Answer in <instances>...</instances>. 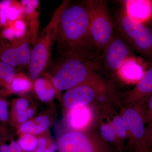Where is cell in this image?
I'll use <instances>...</instances> for the list:
<instances>
[{
	"mask_svg": "<svg viewBox=\"0 0 152 152\" xmlns=\"http://www.w3.org/2000/svg\"><path fill=\"white\" fill-rule=\"evenodd\" d=\"M56 42L63 57L77 56L96 60L99 51L91 38L88 15L83 3L69 5L63 12Z\"/></svg>",
	"mask_w": 152,
	"mask_h": 152,
	"instance_id": "cell-1",
	"label": "cell"
},
{
	"mask_svg": "<svg viewBox=\"0 0 152 152\" xmlns=\"http://www.w3.org/2000/svg\"><path fill=\"white\" fill-rule=\"evenodd\" d=\"M118 94L112 82L101 76L67 91L63 103L69 111L80 106L98 108L107 104H118Z\"/></svg>",
	"mask_w": 152,
	"mask_h": 152,
	"instance_id": "cell-2",
	"label": "cell"
},
{
	"mask_svg": "<svg viewBox=\"0 0 152 152\" xmlns=\"http://www.w3.org/2000/svg\"><path fill=\"white\" fill-rule=\"evenodd\" d=\"M100 68V63L97 60L77 56H64L56 66L52 82L56 89L68 91L101 77L97 72Z\"/></svg>",
	"mask_w": 152,
	"mask_h": 152,
	"instance_id": "cell-3",
	"label": "cell"
},
{
	"mask_svg": "<svg viewBox=\"0 0 152 152\" xmlns=\"http://www.w3.org/2000/svg\"><path fill=\"white\" fill-rule=\"evenodd\" d=\"M70 1H64L56 10L46 26L39 35L31 51L29 65V75L31 80H35L48 66L51 61L52 48L56 40L57 31L63 12L69 6Z\"/></svg>",
	"mask_w": 152,
	"mask_h": 152,
	"instance_id": "cell-4",
	"label": "cell"
},
{
	"mask_svg": "<svg viewBox=\"0 0 152 152\" xmlns=\"http://www.w3.org/2000/svg\"><path fill=\"white\" fill-rule=\"evenodd\" d=\"M83 3L88 12L93 43L98 51L103 50L114 37V25L107 2L102 0H88Z\"/></svg>",
	"mask_w": 152,
	"mask_h": 152,
	"instance_id": "cell-5",
	"label": "cell"
},
{
	"mask_svg": "<svg viewBox=\"0 0 152 152\" xmlns=\"http://www.w3.org/2000/svg\"><path fill=\"white\" fill-rule=\"evenodd\" d=\"M119 112L127 134L124 152H147L145 121V100L135 105L119 106Z\"/></svg>",
	"mask_w": 152,
	"mask_h": 152,
	"instance_id": "cell-6",
	"label": "cell"
},
{
	"mask_svg": "<svg viewBox=\"0 0 152 152\" xmlns=\"http://www.w3.org/2000/svg\"><path fill=\"white\" fill-rule=\"evenodd\" d=\"M57 146L59 152H117L101 137L96 127L86 132L66 133Z\"/></svg>",
	"mask_w": 152,
	"mask_h": 152,
	"instance_id": "cell-7",
	"label": "cell"
},
{
	"mask_svg": "<svg viewBox=\"0 0 152 152\" xmlns=\"http://www.w3.org/2000/svg\"><path fill=\"white\" fill-rule=\"evenodd\" d=\"M119 31L136 50L152 58V31L142 23L133 21L125 14L120 12L117 22Z\"/></svg>",
	"mask_w": 152,
	"mask_h": 152,
	"instance_id": "cell-8",
	"label": "cell"
},
{
	"mask_svg": "<svg viewBox=\"0 0 152 152\" xmlns=\"http://www.w3.org/2000/svg\"><path fill=\"white\" fill-rule=\"evenodd\" d=\"M132 56V54L125 41L114 36L103 50L102 58L106 67L115 75L125 60Z\"/></svg>",
	"mask_w": 152,
	"mask_h": 152,
	"instance_id": "cell-9",
	"label": "cell"
},
{
	"mask_svg": "<svg viewBox=\"0 0 152 152\" xmlns=\"http://www.w3.org/2000/svg\"><path fill=\"white\" fill-rule=\"evenodd\" d=\"M152 94V67L147 70L142 78L130 91L119 93V106L135 105Z\"/></svg>",
	"mask_w": 152,
	"mask_h": 152,
	"instance_id": "cell-10",
	"label": "cell"
},
{
	"mask_svg": "<svg viewBox=\"0 0 152 152\" xmlns=\"http://www.w3.org/2000/svg\"><path fill=\"white\" fill-rule=\"evenodd\" d=\"M97 109L94 106H80L69 110L67 123L76 132H86L96 127Z\"/></svg>",
	"mask_w": 152,
	"mask_h": 152,
	"instance_id": "cell-11",
	"label": "cell"
},
{
	"mask_svg": "<svg viewBox=\"0 0 152 152\" xmlns=\"http://www.w3.org/2000/svg\"><path fill=\"white\" fill-rule=\"evenodd\" d=\"M147 71L146 63L140 58L134 56L129 57L117 71L115 76L126 85H136Z\"/></svg>",
	"mask_w": 152,
	"mask_h": 152,
	"instance_id": "cell-12",
	"label": "cell"
},
{
	"mask_svg": "<svg viewBox=\"0 0 152 152\" xmlns=\"http://www.w3.org/2000/svg\"><path fill=\"white\" fill-rule=\"evenodd\" d=\"M123 1L124 12L134 21L145 24L152 18V1L126 0Z\"/></svg>",
	"mask_w": 152,
	"mask_h": 152,
	"instance_id": "cell-13",
	"label": "cell"
},
{
	"mask_svg": "<svg viewBox=\"0 0 152 152\" xmlns=\"http://www.w3.org/2000/svg\"><path fill=\"white\" fill-rule=\"evenodd\" d=\"M0 61L15 67L19 65L20 51L18 40L12 42H0Z\"/></svg>",
	"mask_w": 152,
	"mask_h": 152,
	"instance_id": "cell-14",
	"label": "cell"
},
{
	"mask_svg": "<svg viewBox=\"0 0 152 152\" xmlns=\"http://www.w3.org/2000/svg\"><path fill=\"white\" fill-rule=\"evenodd\" d=\"M34 87L38 96L43 102H48L54 97L55 88L47 79L40 77L37 78L35 82Z\"/></svg>",
	"mask_w": 152,
	"mask_h": 152,
	"instance_id": "cell-15",
	"label": "cell"
},
{
	"mask_svg": "<svg viewBox=\"0 0 152 152\" xmlns=\"http://www.w3.org/2000/svg\"><path fill=\"white\" fill-rule=\"evenodd\" d=\"M31 87V81L22 74H15L8 89L15 94H21L27 91Z\"/></svg>",
	"mask_w": 152,
	"mask_h": 152,
	"instance_id": "cell-16",
	"label": "cell"
},
{
	"mask_svg": "<svg viewBox=\"0 0 152 152\" xmlns=\"http://www.w3.org/2000/svg\"><path fill=\"white\" fill-rule=\"evenodd\" d=\"M15 74L14 67L0 61V80L1 85H4L7 88H8Z\"/></svg>",
	"mask_w": 152,
	"mask_h": 152,
	"instance_id": "cell-17",
	"label": "cell"
},
{
	"mask_svg": "<svg viewBox=\"0 0 152 152\" xmlns=\"http://www.w3.org/2000/svg\"><path fill=\"white\" fill-rule=\"evenodd\" d=\"M18 144L25 151L31 152L35 149L37 140L33 135L26 134L19 140Z\"/></svg>",
	"mask_w": 152,
	"mask_h": 152,
	"instance_id": "cell-18",
	"label": "cell"
},
{
	"mask_svg": "<svg viewBox=\"0 0 152 152\" xmlns=\"http://www.w3.org/2000/svg\"><path fill=\"white\" fill-rule=\"evenodd\" d=\"M21 6V4L20 6L17 2L11 1L10 7L6 12L8 25L11 22L20 19V18L22 13Z\"/></svg>",
	"mask_w": 152,
	"mask_h": 152,
	"instance_id": "cell-19",
	"label": "cell"
},
{
	"mask_svg": "<svg viewBox=\"0 0 152 152\" xmlns=\"http://www.w3.org/2000/svg\"><path fill=\"white\" fill-rule=\"evenodd\" d=\"M36 127L33 134H38L46 130L50 126V122L48 117L42 115L36 119Z\"/></svg>",
	"mask_w": 152,
	"mask_h": 152,
	"instance_id": "cell-20",
	"label": "cell"
},
{
	"mask_svg": "<svg viewBox=\"0 0 152 152\" xmlns=\"http://www.w3.org/2000/svg\"><path fill=\"white\" fill-rule=\"evenodd\" d=\"M145 124L152 122V94L145 100Z\"/></svg>",
	"mask_w": 152,
	"mask_h": 152,
	"instance_id": "cell-21",
	"label": "cell"
},
{
	"mask_svg": "<svg viewBox=\"0 0 152 152\" xmlns=\"http://www.w3.org/2000/svg\"><path fill=\"white\" fill-rule=\"evenodd\" d=\"M9 117L8 106L7 101L0 99V121L5 122Z\"/></svg>",
	"mask_w": 152,
	"mask_h": 152,
	"instance_id": "cell-22",
	"label": "cell"
},
{
	"mask_svg": "<svg viewBox=\"0 0 152 152\" xmlns=\"http://www.w3.org/2000/svg\"><path fill=\"white\" fill-rule=\"evenodd\" d=\"M28 107V102L26 99L24 98H20L18 99L14 106L16 114L26 112V110Z\"/></svg>",
	"mask_w": 152,
	"mask_h": 152,
	"instance_id": "cell-23",
	"label": "cell"
},
{
	"mask_svg": "<svg viewBox=\"0 0 152 152\" xmlns=\"http://www.w3.org/2000/svg\"><path fill=\"white\" fill-rule=\"evenodd\" d=\"M8 27H10L14 31L26 33V25L21 20H17L9 23Z\"/></svg>",
	"mask_w": 152,
	"mask_h": 152,
	"instance_id": "cell-24",
	"label": "cell"
},
{
	"mask_svg": "<svg viewBox=\"0 0 152 152\" xmlns=\"http://www.w3.org/2000/svg\"><path fill=\"white\" fill-rule=\"evenodd\" d=\"M35 123L31 121H28L23 123L20 128V130L22 133L25 134H33L35 129Z\"/></svg>",
	"mask_w": 152,
	"mask_h": 152,
	"instance_id": "cell-25",
	"label": "cell"
},
{
	"mask_svg": "<svg viewBox=\"0 0 152 152\" xmlns=\"http://www.w3.org/2000/svg\"><path fill=\"white\" fill-rule=\"evenodd\" d=\"M1 37L2 39L9 40L12 41H15V32L12 28L10 27H6L3 30L1 33Z\"/></svg>",
	"mask_w": 152,
	"mask_h": 152,
	"instance_id": "cell-26",
	"label": "cell"
},
{
	"mask_svg": "<svg viewBox=\"0 0 152 152\" xmlns=\"http://www.w3.org/2000/svg\"><path fill=\"white\" fill-rule=\"evenodd\" d=\"M145 126V134L147 145L148 149L152 150V122L148 123Z\"/></svg>",
	"mask_w": 152,
	"mask_h": 152,
	"instance_id": "cell-27",
	"label": "cell"
},
{
	"mask_svg": "<svg viewBox=\"0 0 152 152\" xmlns=\"http://www.w3.org/2000/svg\"><path fill=\"white\" fill-rule=\"evenodd\" d=\"M6 12L7 11L0 9V27H6L8 25Z\"/></svg>",
	"mask_w": 152,
	"mask_h": 152,
	"instance_id": "cell-28",
	"label": "cell"
},
{
	"mask_svg": "<svg viewBox=\"0 0 152 152\" xmlns=\"http://www.w3.org/2000/svg\"><path fill=\"white\" fill-rule=\"evenodd\" d=\"M57 148V145L53 143L48 148H47L45 147H43V148L38 147L36 152H56Z\"/></svg>",
	"mask_w": 152,
	"mask_h": 152,
	"instance_id": "cell-29",
	"label": "cell"
},
{
	"mask_svg": "<svg viewBox=\"0 0 152 152\" xmlns=\"http://www.w3.org/2000/svg\"><path fill=\"white\" fill-rule=\"evenodd\" d=\"M10 146L11 152H23V149L20 146L18 143L13 141L11 142Z\"/></svg>",
	"mask_w": 152,
	"mask_h": 152,
	"instance_id": "cell-30",
	"label": "cell"
},
{
	"mask_svg": "<svg viewBox=\"0 0 152 152\" xmlns=\"http://www.w3.org/2000/svg\"><path fill=\"white\" fill-rule=\"evenodd\" d=\"M17 118L18 121L20 123L26 122L28 118L26 112L17 114Z\"/></svg>",
	"mask_w": 152,
	"mask_h": 152,
	"instance_id": "cell-31",
	"label": "cell"
},
{
	"mask_svg": "<svg viewBox=\"0 0 152 152\" xmlns=\"http://www.w3.org/2000/svg\"><path fill=\"white\" fill-rule=\"evenodd\" d=\"M47 140L45 138H40L37 140L38 147L39 148H46Z\"/></svg>",
	"mask_w": 152,
	"mask_h": 152,
	"instance_id": "cell-32",
	"label": "cell"
},
{
	"mask_svg": "<svg viewBox=\"0 0 152 152\" xmlns=\"http://www.w3.org/2000/svg\"><path fill=\"white\" fill-rule=\"evenodd\" d=\"M0 152H11L10 145L2 144L0 146Z\"/></svg>",
	"mask_w": 152,
	"mask_h": 152,
	"instance_id": "cell-33",
	"label": "cell"
},
{
	"mask_svg": "<svg viewBox=\"0 0 152 152\" xmlns=\"http://www.w3.org/2000/svg\"><path fill=\"white\" fill-rule=\"evenodd\" d=\"M28 118H31L34 115V110L32 109H29L27 110L26 112Z\"/></svg>",
	"mask_w": 152,
	"mask_h": 152,
	"instance_id": "cell-34",
	"label": "cell"
},
{
	"mask_svg": "<svg viewBox=\"0 0 152 152\" xmlns=\"http://www.w3.org/2000/svg\"><path fill=\"white\" fill-rule=\"evenodd\" d=\"M152 152V150L148 149V152Z\"/></svg>",
	"mask_w": 152,
	"mask_h": 152,
	"instance_id": "cell-35",
	"label": "cell"
},
{
	"mask_svg": "<svg viewBox=\"0 0 152 152\" xmlns=\"http://www.w3.org/2000/svg\"><path fill=\"white\" fill-rule=\"evenodd\" d=\"M1 145V137H0V146Z\"/></svg>",
	"mask_w": 152,
	"mask_h": 152,
	"instance_id": "cell-36",
	"label": "cell"
},
{
	"mask_svg": "<svg viewBox=\"0 0 152 152\" xmlns=\"http://www.w3.org/2000/svg\"><path fill=\"white\" fill-rule=\"evenodd\" d=\"M0 85H1V80H0Z\"/></svg>",
	"mask_w": 152,
	"mask_h": 152,
	"instance_id": "cell-37",
	"label": "cell"
}]
</instances>
